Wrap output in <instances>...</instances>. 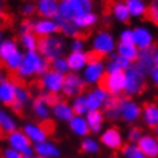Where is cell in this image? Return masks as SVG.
Wrapping results in <instances>:
<instances>
[{
  "instance_id": "cell-51",
  "label": "cell",
  "mask_w": 158,
  "mask_h": 158,
  "mask_svg": "<svg viewBox=\"0 0 158 158\" xmlns=\"http://www.w3.org/2000/svg\"><path fill=\"white\" fill-rule=\"evenodd\" d=\"M3 16H5V6L0 2V18H3Z\"/></svg>"
},
{
  "instance_id": "cell-11",
  "label": "cell",
  "mask_w": 158,
  "mask_h": 158,
  "mask_svg": "<svg viewBox=\"0 0 158 158\" xmlns=\"http://www.w3.org/2000/svg\"><path fill=\"white\" fill-rule=\"evenodd\" d=\"M86 87V83L83 80L81 74L78 73H68L64 77V89H62V94L67 99H74V97L83 94V89Z\"/></svg>"
},
{
  "instance_id": "cell-37",
  "label": "cell",
  "mask_w": 158,
  "mask_h": 158,
  "mask_svg": "<svg viewBox=\"0 0 158 158\" xmlns=\"http://www.w3.org/2000/svg\"><path fill=\"white\" fill-rule=\"evenodd\" d=\"M103 113L110 120L120 119V97L110 96V99L106 102L105 107H103Z\"/></svg>"
},
{
  "instance_id": "cell-23",
  "label": "cell",
  "mask_w": 158,
  "mask_h": 158,
  "mask_svg": "<svg viewBox=\"0 0 158 158\" xmlns=\"http://www.w3.org/2000/svg\"><path fill=\"white\" fill-rule=\"evenodd\" d=\"M87 123L90 128V134L91 135H100L105 131V119L106 116L103 113V110H93L89 112L86 115Z\"/></svg>"
},
{
  "instance_id": "cell-50",
  "label": "cell",
  "mask_w": 158,
  "mask_h": 158,
  "mask_svg": "<svg viewBox=\"0 0 158 158\" xmlns=\"http://www.w3.org/2000/svg\"><path fill=\"white\" fill-rule=\"evenodd\" d=\"M149 78H151V81H152L154 84L158 87V68L157 67H155L152 71H151V74H149Z\"/></svg>"
},
{
  "instance_id": "cell-20",
  "label": "cell",
  "mask_w": 158,
  "mask_h": 158,
  "mask_svg": "<svg viewBox=\"0 0 158 158\" xmlns=\"http://www.w3.org/2000/svg\"><path fill=\"white\" fill-rule=\"evenodd\" d=\"M65 58H67L70 71L81 74L83 70L86 68V65L89 64V61H90L91 55L87 52V51H81V52H68Z\"/></svg>"
},
{
  "instance_id": "cell-7",
  "label": "cell",
  "mask_w": 158,
  "mask_h": 158,
  "mask_svg": "<svg viewBox=\"0 0 158 158\" xmlns=\"http://www.w3.org/2000/svg\"><path fill=\"white\" fill-rule=\"evenodd\" d=\"M142 116V106L135 99L131 97H120V120L125 123L134 125Z\"/></svg>"
},
{
  "instance_id": "cell-9",
  "label": "cell",
  "mask_w": 158,
  "mask_h": 158,
  "mask_svg": "<svg viewBox=\"0 0 158 158\" xmlns=\"http://www.w3.org/2000/svg\"><path fill=\"white\" fill-rule=\"evenodd\" d=\"M64 77L65 76H61L49 70L39 78V86L49 96H58L62 93V89H64Z\"/></svg>"
},
{
  "instance_id": "cell-44",
  "label": "cell",
  "mask_w": 158,
  "mask_h": 158,
  "mask_svg": "<svg viewBox=\"0 0 158 158\" xmlns=\"http://www.w3.org/2000/svg\"><path fill=\"white\" fill-rule=\"evenodd\" d=\"M142 131L139 129L138 126H131L128 132H126V139H128V142L129 144H138L141 138H142Z\"/></svg>"
},
{
  "instance_id": "cell-46",
  "label": "cell",
  "mask_w": 158,
  "mask_h": 158,
  "mask_svg": "<svg viewBox=\"0 0 158 158\" xmlns=\"http://www.w3.org/2000/svg\"><path fill=\"white\" fill-rule=\"evenodd\" d=\"M148 19L158 26V0H152L148 7Z\"/></svg>"
},
{
  "instance_id": "cell-18",
  "label": "cell",
  "mask_w": 158,
  "mask_h": 158,
  "mask_svg": "<svg viewBox=\"0 0 158 158\" xmlns=\"http://www.w3.org/2000/svg\"><path fill=\"white\" fill-rule=\"evenodd\" d=\"M51 113H52V118L57 122H61V123H68L70 120L74 118V110L71 107V103L68 100H57L52 105V109H51Z\"/></svg>"
},
{
  "instance_id": "cell-16",
  "label": "cell",
  "mask_w": 158,
  "mask_h": 158,
  "mask_svg": "<svg viewBox=\"0 0 158 158\" xmlns=\"http://www.w3.org/2000/svg\"><path fill=\"white\" fill-rule=\"evenodd\" d=\"M34 32L39 39L41 38H49V36H55L60 32V26H58L57 19H39L34 20Z\"/></svg>"
},
{
  "instance_id": "cell-39",
  "label": "cell",
  "mask_w": 158,
  "mask_h": 158,
  "mask_svg": "<svg viewBox=\"0 0 158 158\" xmlns=\"http://www.w3.org/2000/svg\"><path fill=\"white\" fill-rule=\"evenodd\" d=\"M74 23L81 29V31L91 29V28H94V26L99 23V15H97L94 10H93V12H89V13H84L83 16H80Z\"/></svg>"
},
{
  "instance_id": "cell-8",
  "label": "cell",
  "mask_w": 158,
  "mask_h": 158,
  "mask_svg": "<svg viewBox=\"0 0 158 158\" xmlns=\"http://www.w3.org/2000/svg\"><path fill=\"white\" fill-rule=\"evenodd\" d=\"M19 84L10 77L0 73V106L12 107L16 102V91Z\"/></svg>"
},
{
  "instance_id": "cell-43",
  "label": "cell",
  "mask_w": 158,
  "mask_h": 158,
  "mask_svg": "<svg viewBox=\"0 0 158 158\" xmlns=\"http://www.w3.org/2000/svg\"><path fill=\"white\" fill-rule=\"evenodd\" d=\"M36 13V3L34 2H23L20 6V15L25 19H31V16Z\"/></svg>"
},
{
  "instance_id": "cell-53",
  "label": "cell",
  "mask_w": 158,
  "mask_h": 158,
  "mask_svg": "<svg viewBox=\"0 0 158 158\" xmlns=\"http://www.w3.org/2000/svg\"><path fill=\"white\" fill-rule=\"evenodd\" d=\"M5 34H3V31H2V29H0V44L3 42V41H5Z\"/></svg>"
},
{
  "instance_id": "cell-34",
  "label": "cell",
  "mask_w": 158,
  "mask_h": 158,
  "mask_svg": "<svg viewBox=\"0 0 158 158\" xmlns=\"http://www.w3.org/2000/svg\"><path fill=\"white\" fill-rule=\"evenodd\" d=\"M58 26H60V34L64 38H70V39H76L80 38V34H81V29L78 28L74 22L71 20H61L57 19Z\"/></svg>"
},
{
  "instance_id": "cell-3",
  "label": "cell",
  "mask_w": 158,
  "mask_h": 158,
  "mask_svg": "<svg viewBox=\"0 0 158 158\" xmlns=\"http://www.w3.org/2000/svg\"><path fill=\"white\" fill-rule=\"evenodd\" d=\"M91 0H61L60 2V15L57 19L76 22L84 13L93 12Z\"/></svg>"
},
{
  "instance_id": "cell-56",
  "label": "cell",
  "mask_w": 158,
  "mask_h": 158,
  "mask_svg": "<svg viewBox=\"0 0 158 158\" xmlns=\"http://www.w3.org/2000/svg\"><path fill=\"white\" fill-rule=\"evenodd\" d=\"M35 158H39V157H35Z\"/></svg>"
},
{
  "instance_id": "cell-14",
  "label": "cell",
  "mask_w": 158,
  "mask_h": 158,
  "mask_svg": "<svg viewBox=\"0 0 158 158\" xmlns=\"http://www.w3.org/2000/svg\"><path fill=\"white\" fill-rule=\"evenodd\" d=\"M86 99L90 112H93V110H103L106 102L110 99V94L103 86H97L89 89V91L86 93Z\"/></svg>"
},
{
  "instance_id": "cell-48",
  "label": "cell",
  "mask_w": 158,
  "mask_h": 158,
  "mask_svg": "<svg viewBox=\"0 0 158 158\" xmlns=\"http://www.w3.org/2000/svg\"><path fill=\"white\" fill-rule=\"evenodd\" d=\"M32 29H34V20L23 19L19 25V35L29 34V32H32Z\"/></svg>"
},
{
  "instance_id": "cell-2",
  "label": "cell",
  "mask_w": 158,
  "mask_h": 158,
  "mask_svg": "<svg viewBox=\"0 0 158 158\" xmlns=\"http://www.w3.org/2000/svg\"><path fill=\"white\" fill-rule=\"evenodd\" d=\"M90 48L93 55L99 58H110L113 54H116L118 41L113 36V34L107 29H100L91 36Z\"/></svg>"
},
{
  "instance_id": "cell-42",
  "label": "cell",
  "mask_w": 158,
  "mask_h": 158,
  "mask_svg": "<svg viewBox=\"0 0 158 158\" xmlns=\"http://www.w3.org/2000/svg\"><path fill=\"white\" fill-rule=\"evenodd\" d=\"M49 68L52 71L61 74V76H67L70 71V67H68V62H67V58L65 57H61V58H57L54 60L52 62H49Z\"/></svg>"
},
{
  "instance_id": "cell-15",
  "label": "cell",
  "mask_w": 158,
  "mask_h": 158,
  "mask_svg": "<svg viewBox=\"0 0 158 158\" xmlns=\"http://www.w3.org/2000/svg\"><path fill=\"white\" fill-rule=\"evenodd\" d=\"M102 86L105 87L107 93L112 97H119L125 94V86H126V78L125 73H115V74H107L105 77V81Z\"/></svg>"
},
{
  "instance_id": "cell-41",
  "label": "cell",
  "mask_w": 158,
  "mask_h": 158,
  "mask_svg": "<svg viewBox=\"0 0 158 158\" xmlns=\"http://www.w3.org/2000/svg\"><path fill=\"white\" fill-rule=\"evenodd\" d=\"M120 155L123 158H148L142 152V149L138 147V144H125L120 149Z\"/></svg>"
},
{
  "instance_id": "cell-1",
  "label": "cell",
  "mask_w": 158,
  "mask_h": 158,
  "mask_svg": "<svg viewBox=\"0 0 158 158\" xmlns=\"http://www.w3.org/2000/svg\"><path fill=\"white\" fill-rule=\"evenodd\" d=\"M49 61L39 54V51L25 52L23 61L20 64L19 70L16 71V77L20 80H31L34 77H41L47 71H49Z\"/></svg>"
},
{
  "instance_id": "cell-13",
  "label": "cell",
  "mask_w": 158,
  "mask_h": 158,
  "mask_svg": "<svg viewBox=\"0 0 158 158\" xmlns=\"http://www.w3.org/2000/svg\"><path fill=\"white\" fill-rule=\"evenodd\" d=\"M132 29H134V44L138 47L139 51L154 49L155 36L151 28H148L147 25H135Z\"/></svg>"
},
{
  "instance_id": "cell-25",
  "label": "cell",
  "mask_w": 158,
  "mask_h": 158,
  "mask_svg": "<svg viewBox=\"0 0 158 158\" xmlns=\"http://www.w3.org/2000/svg\"><path fill=\"white\" fill-rule=\"evenodd\" d=\"M68 129L74 136H78V138H86L90 135V128H89V123H87L86 116H78L76 115L70 122H68Z\"/></svg>"
},
{
  "instance_id": "cell-47",
  "label": "cell",
  "mask_w": 158,
  "mask_h": 158,
  "mask_svg": "<svg viewBox=\"0 0 158 158\" xmlns=\"http://www.w3.org/2000/svg\"><path fill=\"white\" fill-rule=\"evenodd\" d=\"M68 48H70V52H81V51H84V48H86V42H84L81 38L71 39Z\"/></svg>"
},
{
  "instance_id": "cell-38",
  "label": "cell",
  "mask_w": 158,
  "mask_h": 158,
  "mask_svg": "<svg viewBox=\"0 0 158 158\" xmlns=\"http://www.w3.org/2000/svg\"><path fill=\"white\" fill-rule=\"evenodd\" d=\"M19 45L25 52H32V51H38L39 47V38L34 32L20 35L19 36Z\"/></svg>"
},
{
  "instance_id": "cell-35",
  "label": "cell",
  "mask_w": 158,
  "mask_h": 158,
  "mask_svg": "<svg viewBox=\"0 0 158 158\" xmlns=\"http://www.w3.org/2000/svg\"><path fill=\"white\" fill-rule=\"evenodd\" d=\"M116 54L120 57L126 58L128 61H131L132 64L136 62L139 57V49L135 44H120L118 42V48H116Z\"/></svg>"
},
{
  "instance_id": "cell-29",
  "label": "cell",
  "mask_w": 158,
  "mask_h": 158,
  "mask_svg": "<svg viewBox=\"0 0 158 158\" xmlns=\"http://www.w3.org/2000/svg\"><path fill=\"white\" fill-rule=\"evenodd\" d=\"M35 152L36 157L39 158H60L61 157V149L55 142L52 141H45L42 144L35 147Z\"/></svg>"
},
{
  "instance_id": "cell-28",
  "label": "cell",
  "mask_w": 158,
  "mask_h": 158,
  "mask_svg": "<svg viewBox=\"0 0 158 158\" xmlns=\"http://www.w3.org/2000/svg\"><path fill=\"white\" fill-rule=\"evenodd\" d=\"M141 119L144 122L145 126L151 129H155L158 126V105L154 102H149L147 105L142 106V116Z\"/></svg>"
},
{
  "instance_id": "cell-33",
  "label": "cell",
  "mask_w": 158,
  "mask_h": 158,
  "mask_svg": "<svg viewBox=\"0 0 158 158\" xmlns=\"http://www.w3.org/2000/svg\"><path fill=\"white\" fill-rule=\"evenodd\" d=\"M20 49L22 48L19 45V41H16L13 38H6L0 44V61L5 62L6 60H9L12 55H15Z\"/></svg>"
},
{
  "instance_id": "cell-30",
  "label": "cell",
  "mask_w": 158,
  "mask_h": 158,
  "mask_svg": "<svg viewBox=\"0 0 158 158\" xmlns=\"http://www.w3.org/2000/svg\"><path fill=\"white\" fill-rule=\"evenodd\" d=\"M126 6L129 10L131 19H142L148 16L149 5L144 0H126Z\"/></svg>"
},
{
  "instance_id": "cell-21",
  "label": "cell",
  "mask_w": 158,
  "mask_h": 158,
  "mask_svg": "<svg viewBox=\"0 0 158 158\" xmlns=\"http://www.w3.org/2000/svg\"><path fill=\"white\" fill-rule=\"evenodd\" d=\"M6 142H7V147L15 151H18V152H23L25 149H28L29 147H32L31 144V141L28 139V136L25 135V132L22 129H18L9 134L6 136Z\"/></svg>"
},
{
  "instance_id": "cell-45",
  "label": "cell",
  "mask_w": 158,
  "mask_h": 158,
  "mask_svg": "<svg viewBox=\"0 0 158 158\" xmlns=\"http://www.w3.org/2000/svg\"><path fill=\"white\" fill-rule=\"evenodd\" d=\"M118 42H120V44H134V29L132 28L122 29L119 36H118Z\"/></svg>"
},
{
  "instance_id": "cell-40",
  "label": "cell",
  "mask_w": 158,
  "mask_h": 158,
  "mask_svg": "<svg viewBox=\"0 0 158 158\" xmlns=\"http://www.w3.org/2000/svg\"><path fill=\"white\" fill-rule=\"evenodd\" d=\"M71 103V107L74 110V115L78 116H86L90 110H89V106H87V99H86V93H83L80 96L74 97L73 100H70Z\"/></svg>"
},
{
  "instance_id": "cell-19",
  "label": "cell",
  "mask_w": 158,
  "mask_h": 158,
  "mask_svg": "<svg viewBox=\"0 0 158 158\" xmlns=\"http://www.w3.org/2000/svg\"><path fill=\"white\" fill-rule=\"evenodd\" d=\"M36 13L42 19H57L60 15V2L57 0H38Z\"/></svg>"
},
{
  "instance_id": "cell-54",
  "label": "cell",
  "mask_w": 158,
  "mask_h": 158,
  "mask_svg": "<svg viewBox=\"0 0 158 158\" xmlns=\"http://www.w3.org/2000/svg\"><path fill=\"white\" fill-rule=\"evenodd\" d=\"M154 135H155V136H157V138H158V126H157V128H155V129H154Z\"/></svg>"
},
{
  "instance_id": "cell-10",
  "label": "cell",
  "mask_w": 158,
  "mask_h": 158,
  "mask_svg": "<svg viewBox=\"0 0 158 158\" xmlns=\"http://www.w3.org/2000/svg\"><path fill=\"white\" fill-rule=\"evenodd\" d=\"M100 138L102 147H105L106 149H110V151H120L125 145V138L123 134L120 132V129H118L116 126H109V128H105V131L99 135Z\"/></svg>"
},
{
  "instance_id": "cell-4",
  "label": "cell",
  "mask_w": 158,
  "mask_h": 158,
  "mask_svg": "<svg viewBox=\"0 0 158 158\" xmlns=\"http://www.w3.org/2000/svg\"><path fill=\"white\" fill-rule=\"evenodd\" d=\"M106 76H107L106 61H103V58L91 55L89 64H87L86 68L81 73V77L84 80V83H86V86H90V89L91 87L102 86Z\"/></svg>"
},
{
  "instance_id": "cell-27",
  "label": "cell",
  "mask_w": 158,
  "mask_h": 158,
  "mask_svg": "<svg viewBox=\"0 0 158 158\" xmlns=\"http://www.w3.org/2000/svg\"><path fill=\"white\" fill-rule=\"evenodd\" d=\"M134 64L128 61L126 58L120 57L118 54H113L112 57L106 61V71L107 74H115V73H125L128 71Z\"/></svg>"
},
{
  "instance_id": "cell-26",
  "label": "cell",
  "mask_w": 158,
  "mask_h": 158,
  "mask_svg": "<svg viewBox=\"0 0 158 158\" xmlns=\"http://www.w3.org/2000/svg\"><path fill=\"white\" fill-rule=\"evenodd\" d=\"M154 55H155V49H145V51H139V57L135 62V65L141 70V71L149 76L151 71L155 68V60H154Z\"/></svg>"
},
{
  "instance_id": "cell-5",
  "label": "cell",
  "mask_w": 158,
  "mask_h": 158,
  "mask_svg": "<svg viewBox=\"0 0 158 158\" xmlns=\"http://www.w3.org/2000/svg\"><path fill=\"white\" fill-rule=\"evenodd\" d=\"M64 49H65V41H64V36H61V35L39 39L38 51L49 62H52L57 58L64 57Z\"/></svg>"
},
{
  "instance_id": "cell-52",
  "label": "cell",
  "mask_w": 158,
  "mask_h": 158,
  "mask_svg": "<svg viewBox=\"0 0 158 158\" xmlns=\"http://www.w3.org/2000/svg\"><path fill=\"white\" fill-rule=\"evenodd\" d=\"M154 60H155V67L158 68V49H155V55H154Z\"/></svg>"
},
{
  "instance_id": "cell-22",
  "label": "cell",
  "mask_w": 158,
  "mask_h": 158,
  "mask_svg": "<svg viewBox=\"0 0 158 158\" xmlns=\"http://www.w3.org/2000/svg\"><path fill=\"white\" fill-rule=\"evenodd\" d=\"M19 129L18 126V119L9 109H6L3 106H0V134L7 135Z\"/></svg>"
},
{
  "instance_id": "cell-24",
  "label": "cell",
  "mask_w": 158,
  "mask_h": 158,
  "mask_svg": "<svg viewBox=\"0 0 158 158\" xmlns=\"http://www.w3.org/2000/svg\"><path fill=\"white\" fill-rule=\"evenodd\" d=\"M138 147L148 158H158V138L154 134H144Z\"/></svg>"
},
{
  "instance_id": "cell-31",
  "label": "cell",
  "mask_w": 158,
  "mask_h": 158,
  "mask_svg": "<svg viewBox=\"0 0 158 158\" xmlns=\"http://www.w3.org/2000/svg\"><path fill=\"white\" fill-rule=\"evenodd\" d=\"M32 100H34L32 91L29 90L28 87L19 86L18 87V91H16V102H15V105L12 106V109H13V112H20L23 107L31 106Z\"/></svg>"
},
{
  "instance_id": "cell-17",
  "label": "cell",
  "mask_w": 158,
  "mask_h": 158,
  "mask_svg": "<svg viewBox=\"0 0 158 158\" xmlns=\"http://www.w3.org/2000/svg\"><path fill=\"white\" fill-rule=\"evenodd\" d=\"M51 109H52L51 102L47 99V96H44V94L35 96L34 100H32V103H31V110H32V115H34L38 120H42V122L48 120L49 118H52Z\"/></svg>"
},
{
  "instance_id": "cell-32",
  "label": "cell",
  "mask_w": 158,
  "mask_h": 158,
  "mask_svg": "<svg viewBox=\"0 0 158 158\" xmlns=\"http://www.w3.org/2000/svg\"><path fill=\"white\" fill-rule=\"evenodd\" d=\"M110 15L112 18L119 23H128L131 20V15L126 6V2H115L110 6Z\"/></svg>"
},
{
  "instance_id": "cell-12",
  "label": "cell",
  "mask_w": 158,
  "mask_h": 158,
  "mask_svg": "<svg viewBox=\"0 0 158 158\" xmlns=\"http://www.w3.org/2000/svg\"><path fill=\"white\" fill-rule=\"evenodd\" d=\"M20 129L25 132V135L28 136L31 141V144L36 147V145L42 144L45 141H48V131L45 129V126L41 125L39 122H34V120H28L22 125Z\"/></svg>"
},
{
  "instance_id": "cell-55",
  "label": "cell",
  "mask_w": 158,
  "mask_h": 158,
  "mask_svg": "<svg viewBox=\"0 0 158 158\" xmlns=\"http://www.w3.org/2000/svg\"><path fill=\"white\" fill-rule=\"evenodd\" d=\"M109 158H120V157H118V155H112V157H109Z\"/></svg>"
},
{
  "instance_id": "cell-36",
  "label": "cell",
  "mask_w": 158,
  "mask_h": 158,
  "mask_svg": "<svg viewBox=\"0 0 158 158\" xmlns=\"http://www.w3.org/2000/svg\"><path fill=\"white\" fill-rule=\"evenodd\" d=\"M80 149L87 155H97L102 149V144L97 138H94L93 135H89L86 138H83L80 141Z\"/></svg>"
},
{
  "instance_id": "cell-49",
  "label": "cell",
  "mask_w": 158,
  "mask_h": 158,
  "mask_svg": "<svg viewBox=\"0 0 158 158\" xmlns=\"http://www.w3.org/2000/svg\"><path fill=\"white\" fill-rule=\"evenodd\" d=\"M2 158H23V155L18 151H15V149L9 148V147H6L3 151H2Z\"/></svg>"
},
{
  "instance_id": "cell-6",
  "label": "cell",
  "mask_w": 158,
  "mask_h": 158,
  "mask_svg": "<svg viewBox=\"0 0 158 158\" xmlns=\"http://www.w3.org/2000/svg\"><path fill=\"white\" fill-rule=\"evenodd\" d=\"M147 74L141 71L136 65H132V67L125 71V78H126V86H125V96L126 97H135L141 94L142 90L145 87V80H147Z\"/></svg>"
}]
</instances>
